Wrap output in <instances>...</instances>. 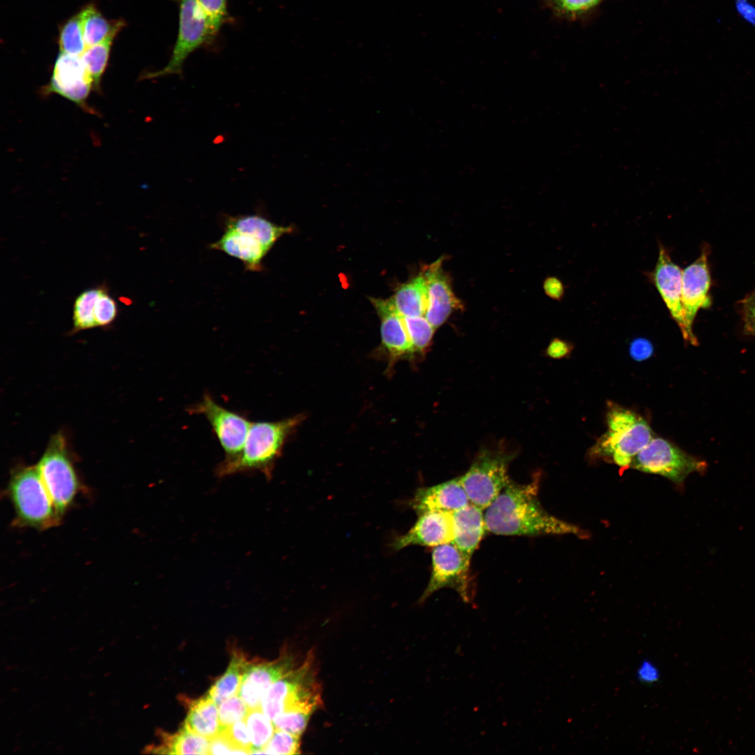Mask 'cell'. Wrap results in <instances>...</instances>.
<instances>
[{"mask_svg": "<svg viewBox=\"0 0 755 755\" xmlns=\"http://www.w3.org/2000/svg\"><path fill=\"white\" fill-rule=\"evenodd\" d=\"M539 478L527 484L511 481L485 509L487 531L499 535H574L584 537L580 527L549 513L538 498Z\"/></svg>", "mask_w": 755, "mask_h": 755, "instance_id": "6da1fadb", "label": "cell"}, {"mask_svg": "<svg viewBox=\"0 0 755 755\" xmlns=\"http://www.w3.org/2000/svg\"><path fill=\"white\" fill-rule=\"evenodd\" d=\"M303 419L298 415L280 421L251 423L241 451L220 463L217 475L258 470L270 478L286 441Z\"/></svg>", "mask_w": 755, "mask_h": 755, "instance_id": "7a4b0ae2", "label": "cell"}, {"mask_svg": "<svg viewBox=\"0 0 755 755\" xmlns=\"http://www.w3.org/2000/svg\"><path fill=\"white\" fill-rule=\"evenodd\" d=\"M607 430L590 449L593 459L629 468L633 459L654 436L649 423L639 414L610 403L606 412Z\"/></svg>", "mask_w": 755, "mask_h": 755, "instance_id": "3957f363", "label": "cell"}, {"mask_svg": "<svg viewBox=\"0 0 755 755\" xmlns=\"http://www.w3.org/2000/svg\"><path fill=\"white\" fill-rule=\"evenodd\" d=\"M315 654L310 651L302 664L275 682L264 696L260 708L272 721L279 714L296 710L310 714L322 705Z\"/></svg>", "mask_w": 755, "mask_h": 755, "instance_id": "277c9868", "label": "cell"}, {"mask_svg": "<svg viewBox=\"0 0 755 755\" xmlns=\"http://www.w3.org/2000/svg\"><path fill=\"white\" fill-rule=\"evenodd\" d=\"M7 491L17 525L43 530L55 526L61 519L36 466L15 470Z\"/></svg>", "mask_w": 755, "mask_h": 755, "instance_id": "5b68a950", "label": "cell"}, {"mask_svg": "<svg viewBox=\"0 0 755 755\" xmlns=\"http://www.w3.org/2000/svg\"><path fill=\"white\" fill-rule=\"evenodd\" d=\"M36 468L62 517L73 504L80 489L79 480L68 453L66 442L62 434L52 437Z\"/></svg>", "mask_w": 755, "mask_h": 755, "instance_id": "8992f818", "label": "cell"}, {"mask_svg": "<svg viewBox=\"0 0 755 755\" xmlns=\"http://www.w3.org/2000/svg\"><path fill=\"white\" fill-rule=\"evenodd\" d=\"M513 454L484 450L460 477L470 503L485 510L511 482L508 471Z\"/></svg>", "mask_w": 755, "mask_h": 755, "instance_id": "52a82bcc", "label": "cell"}, {"mask_svg": "<svg viewBox=\"0 0 755 755\" xmlns=\"http://www.w3.org/2000/svg\"><path fill=\"white\" fill-rule=\"evenodd\" d=\"M629 468L663 476L682 485L690 474L704 473L707 463L666 439L653 437L633 459Z\"/></svg>", "mask_w": 755, "mask_h": 755, "instance_id": "ba28073f", "label": "cell"}, {"mask_svg": "<svg viewBox=\"0 0 755 755\" xmlns=\"http://www.w3.org/2000/svg\"><path fill=\"white\" fill-rule=\"evenodd\" d=\"M178 22V36L168 62L161 69L143 73L142 79L181 75L188 57L215 36L197 0H180Z\"/></svg>", "mask_w": 755, "mask_h": 755, "instance_id": "9c48e42d", "label": "cell"}, {"mask_svg": "<svg viewBox=\"0 0 755 755\" xmlns=\"http://www.w3.org/2000/svg\"><path fill=\"white\" fill-rule=\"evenodd\" d=\"M431 556L430 579L419 602L424 603L439 589L451 588L465 603H470L473 599L470 586V561L452 542L434 547Z\"/></svg>", "mask_w": 755, "mask_h": 755, "instance_id": "30bf717a", "label": "cell"}, {"mask_svg": "<svg viewBox=\"0 0 755 755\" xmlns=\"http://www.w3.org/2000/svg\"><path fill=\"white\" fill-rule=\"evenodd\" d=\"M188 412L189 414L202 415L206 418L226 454V459L239 454L251 425L244 415L222 406L208 394H205L199 402L190 406Z\"/></svg>", "mask_w": 755, "mask_h": 755, "instance_id": "8fae6325", "label": "cell"}, {"mask_svg": "<svg viewBox=\"0 0 755 755\" xmlns=\"http://www.w3.org/2000/svg\"><path fill=\"white\" fill-rule=\"evenodd\" d=\"M92 89L94 90L93 80L80 56L59 52L50 81L42 88L41 93L45 96L58 94L92 113L87 101Z\"/></svg>", "mask_w": 755, "mask_h": 755, "instance_id": "7c38bea8", "label": "cell"}, {"mask_svg": "<svg viewBox=\"0 0 755 755\" xmlns=\"http://www.w3.org/2000/svg\"><path fill=\"white\" fill-rule=\"evenodd\" d=\"M707 256V247H704L700 257L682 271L681 300L688 343L693 345H698L692 327L696 315L700 308H707L711 305Z\"/></svg>", "mask_w": 755, "mask_h": 755, "instance_id": "4fadbf2b", "label": "cell"}, {"mask_svg": "<svg viewBox=\"0 0 755 755\" xmlns=\"http://www.w3.org/2000/svg\"><path fill=\"white\" fill-rule=\"evenodd\" d=\"M650 280L658 290L672 319L678 325L683 338L688 342V333L682 305V271L672 260L665 246H659L658 259Z\"/></svg>", "mask_w": 755, "mask_h": 755, "instance_id": "5bb4252c", "label": "cell"}, {"mask_svg": "<svg viewBox=\"0 0 755 755\" xmlns=\"http://www.w3.org/2000/svg\"><path fill=\"white\" fill-rule=\"evenodd\" d=\"M294 659L285 654L268 663H247L238 695L250 710L260 707L266 692L275 682L294 669Z\"/></svg>", "mask_w": 755, "mask_h": 755, "instance_id": "9a60e30c", "label": "cell"}, {"mask_svg": "<svg viewBox=\"0 0 755 755\" xmlns=\"http://www.w3.org/2000/svg\"><path fill=\"white\" fill-rule=\"evenodd\" d=\"M442 264L440 258L422 270L428 289V306L424 317L435 329L441 326L453 312L463 308L454 294L451 280Z\"/></svg>", "mask_w": 755, "mask_h": 755, "instance_id": "2e32d148", "label": "cell"}, {"mask_svg": "<svg viewBox=\"0 0 755 755\" xmlns=\"http://www.w3.org/2000/svg\"><path fill=\"white\" fill-rule=\"evenodd\" d=\"M454 538L452 512L431 511L419 515L412 527L397 537L391 547L400 550L410 545L434 547L452 542Z\"/></svg>", "mask_w": 755, "mask_h": 755, "instance_id": "e0dca14e", "label": "cell"}, {"mask_svg": "<svg viewBox=\"0 0 755 755\" xmlns=\"http://www.w3.org/2000/svg\"><path fill=\"white\" fill-rule=\"evenodd\" d=\"M380 319L382 345L391 367L398 359L413 353L403 316L397 310L391 298H369Z\"/></svg>", "mask_w": 755, "mask_h": 755, "instance_id": "ac0fdd59", "label": "cell"}, {"mask_svg": "<svg viewBox=\"0 0 755 755\" xmlns=\"http://www.w3.org/2000/svg\"><path fill=\"white\" fill-rule=\"evenodd\" d=\"M469 503L460 477H456L434 486L419 489L410 505L419 515L431 511L454 512Z\"/></svg>", "mask_w": 755, "mask_h": 755, "instance_id": "d6986e66", "label": "cell"}, {"mask_svg": "<svg viewBox=\"0 0 755 755\" xmlns=\"http://www.w3.org/2000/svg\"><path fill=\"white\" fill-rule=\"evenodd\" d=\"M452 543L471 561L472 556L487 531L483 510L469 503L452 512Z\"/></svg>", "mask_w": 755, "mask_h": 755, "instance_id": "ffe728a7", "label": "cell"}, {"mask_svg": "<svg viewBox=\"0 0 755 755\" xmlns=\"http://www.w3.org/2000/svg\"><path fill=\"white\" fill-rule=\"evenodd\" d=\"M210 247L240 259L250 271H262V260L269 251L251 236L231 228H225L222 237Z\"/></svg>", "mask_w": 755, "mask_h": 755, "instance_id": "44dd1931", "label": "cell"}, {"mask_svg": "<svg viewBox=\"0 0 755 755\" xmlns=\"http://www.w3.org/2000/svg\"><path fill=\"white\" fill-rule=\"evenodd\" d=\"M225 228L236 229L251 236L268 250L284 234L292 232L290 226H280L259 215L229 217L224 222Z\"/></svg>", "mask_w": 755, "mask_h": 755, "instance_id": "7402d4cb", "label": "cell"}, {"mask_svg": "<svg viewBox=\"0 0 755 755\" xmlns=\"http://www.w3.org/2000/svg\"><path fill=\"white\" fill-rule=\"evenodd\" d=\"M391 299L403 316H424L428 306V289L423 271L398 286Z\"/></svg>", "mask_w": 755, "mask_h": 755, "instance_id": "603a6c76", "label": "cell"}, {"mask_svg": "<svg viewBox=\"0 0 755 755\" xmlns=\"http://www.w3.org/2000/svg\"><path fill=\"white\" fill-rule=\"evenodd\" d=\"M217 705L208 694L189 705L184 725L209 740L222 732Z\"/></svg>", "mask_w": 755, "mask_h": 755, "instance_id": "cb8c5ba5", "label": "cell"}, {"mask_svg": "<svg viewBox=\"0 0 755 755\" xmlns=\"http://www.w3.org/2000/svg\"><path fill=\"white\" fill-rule=\"evenodd\" d=\"M80 13L87 47L101 43L110 37H115L124 27V22L122 20H108L94 4L84 7Z\"/></svg>", "mask_w": 755, "mask_h": 755, "instance_id": "d4e9b609", "label": "cell"}, {"mask_svg": "<svg viewBox=\"0 0 755 755\" xmlns=\"http://www.w3.org/2000/svg\"><path fill=\"white\" fill-rule=\"evenodd\" d=\"M164 742L153 752L169 754H209L210 740L183 726L174 735L164 734Z\"/></svg>", "mask_w": 755, "mask_h": 755, "instance_id": "484cf974", "label": "cell"}, {"mask_svg": "<svg viewBox=\"0 0 755 755\" xmlns=\"http://www.w3.org/2000/svg\"><path fill=\"white\" fill-rule=\"evenodd\" d=\"M247 663L243 656L234 654L225 673L210 687L208 694L217 706L238 694Z\"/></svg>", "mask_w": 755, "mask_h": 755, "instance_id": "4316f807", "label": "cell"}, {"mask_svg": "<svg viewBox=\"0 0 755 755\" xmlns=\"http://www.w3.org/2000/svg\"><path fill=\"white\" fill-rule=\"evenodd\" d=\"M114 38L115 37H110L101 43L87 47L80 55L93 80L95 91L100 92L101 78L108 62Z\"/></svg>", "mask_w": 755, "mask_h": 755, "instance_id": "83f0119b", "label": "cell"}, {"mask_svg": "<svg viewBox=\"0 0 755 755\" xmlns=\"http://www.w3.org/2000/svg\"><path fill=\"white\" fill-rule=\"evenodd\" d=\"M251 739L250 754H264L263 749L272 738L275 730L273 721L260 707L251 709L245 718Z\"/></svg>", "mask_w": 755, "mask_h": 755, "instance_id": "f1b7e54d", "label": "cell"}, {"mask_svg": "<svg viewBox=\"0 0 755 755\" xmlns=\"http://www.w3.org/2000/svg\"><path fill=\"white\" fill-rule=\"evenodd\" d=\"M58 43L60 52L69 55L80 56L85 50L80 11L62 25Z\"/></svg>", "mask_w": 755, "mask_h": 755, "instance_id": "f546056e", "label": "cell"}, {"mask_svg": "<svg viewBox=\"0 0 755 755\" xmlns=\"http://www.w3.org/2000/svg\"><path fill=\"white\" fill-rule=\"evenodd\" d=\"M100 287L86 289L76 299L73 305V331L86 330L96 326L94 310L99 296Z\"/></svg>", "mask_w": 755, "mask_h": 755, "instance_id": "4dcf8cb0", "label": "cell"}, {"mask_svg": "<svg viewBox=\"0 0 755 755\" xmlns=\"http://www.w3.org/2000/svg\"><path fill=\"white\" fill-rule=\"evenodd\" d=\"M604 0H545L548 7L559 17L577 20L592 11Z\"/></svg>", "mask_w": 755, "mask_h": 755, "instance_id": "1f68e13d", "label": "cell"}, {"mask_svg": "<svg viewBox=\"0 0 755 755\" xmlns=\"http://www.w3.org/2000/svg\"><path fill=\"white\" fill-rule=\"evenodd\" d=\"M403 319L413 353L424 351L431 343L436 329L424 316H403Z\"/></svg>", "mask_w": 755, "mask_h": 755, "instance_id": "d6a6232c", "label": "cell"}, {"mask_svg": "<svg viewBox=\"0 0 755 755\" xmlns=\"http://www.w3.org/2000/svg\"><path fill=\"white\" fill-rule=\"evenodd\" d=\"M300 735L275 729L272 738L263 749V753L280 755L300 754Z\"/></svg>", "mask_w": 755, "mask_h": 755, "instance_id": "836d02e7", "label": "cell"}, {"mask_svg": "<svg viewBox=\"0 0 755 755\" xmlns=\"http://www.w3.org/2000/svg\"><path fill=\"white\" fill-rule=\"evenodd\" d=\"M219 719L222 731L233 723L245 719L250 710L245 703L236 695L220 704Z\"/></svg>", "mask_w": 755, "mask_h": 755, "instance_id": "e575fe53", "label": "cell"}, {"mask_svg": "<svg viewBox=\"0 0 755 755\" xmlns=\"http://www.w3.org/2000/svg\"><path fill=\"white\" fill-rule=\"evenodd\" d=\"M311 714L295 710L283 712L277 715L273 723L275 728L300 735L305 731Z\"/></svg>", "mask_w": 755, "mask_h": 755, "instance_id": "d590c367", "label": "cell"}, {"mask_svg": "<svg viewBox=\"0 0 755 755\" xmlns=\"http://www.w3.org/2000/svg\"><path fill=\"white\" fill-rule=\"evenodd\" d=\"M117 315V305L104 287L100 289L96 299L94 317L96 326H106L113 322Z\"/></svg>", "mask_w": 755, "mask_h": 755, "instance_id": "8d00e7d4", "label": "cell"}, {"mask_svg": "<svg viewBox=\"0 0 755 755\" xmlns=\"http://www.w3.org/2000/svg\"><path fill=\"white\" fill-rule=\"evenodd\" d=\"M214 36L228 19L227 0H197Z\"/></svg>", "mask_w": 755, "mask_h": 755, "instance_id": "74e56055", "label": "cell"}, {"mask_svg": "<svg viewBox=\"0 0 755 755\" xmlns=\"http://www.w3.org/2000/svg\"><path fill=\"white\" fill-rule=\"evenodd\" d=\"M223 732L229 740L238 747L241 748L250 754L251 739L249 729L245 719L239 720L226 728Z\"/></svg>", "mask_w": 755, "mask_h": 755, "instance_id": "f35d334b", "label": "cell"}, {"mask_svg": "<svg viewBox=\"0 0 755 755\" xmlns=\"http://www.w3.org/2000/svg\"><path fill=\"white\" fill-rule=\"evenodd\" d=\"M209 754H249L248 752L236 747L223 733H220L210 740Z\"/></svg>", "mask_w": 755, "mask_h": 755, "instance_id": "ab89813d", "label": "cell"}, {"mask_svg": "<svg viewBox=\"0 0 755 755\" xmlns=\"http://www.w3.org/2000/svg\"><path fill=\"white\" fill-rule=\"evenodd\" d=\"M744 329L755 336V290L741 302Z\"/></svg>", "mask_w": 755, "mask_h": 755, "instance_id": "60d3db41", "label": "cell"}, {"mask_svg": "<svg viewBox=\"0 0 755 755\" xmlns=\"http://www.w3.org/2000/svg\"><path fill=\"white\" fill-rule=\"evenodd\" d=\"M653 352L652 344L645 338H636L630 344L629 353L635 361H641L647 359L652 355Z\"/></svg>", "mask_w": 755, "mask_h": 755, "instance_id": "b9f144b4", "label": "cell"}, {"mask_svg": "<svg viewBox=\"0 0 755 755\" xmlns=\"http://www.w3.org/2000/svg\"><path fill=\"white\" fill-rule=\"evenodd\" d=\"M636 673L638 680L647 684L658 682L660 677L659 668L649 660H643L639 665Z\"/></svg>", "mask_w": 755, "mask_h": 755, "instance_id": "7bdbcfd3", "label": "cell"}, {"mask_svg": "<svg viewBox=\"0 0 755 755\" xmlns=\"http://www.w3.org/2000/svg\"><path fill=\"white\" fill-rule=\"evenodd\" d=\"M734 6L738 15L755 28V4L750 0H735Z\"/></svg>", "mask_w": 755, "mask_h": 755, "instance_id": "ee69618b", "label": "cell"}, {"mask_svg": "<svg viewBox=\"0 0 755 755\" xmlns=\"http://www.w3.org/2000/svg\"><path fill=\"white\" fill-rule=\"evenodd\" d=\"M573 346L569 342L554 338L549 345L547 352L552 358L561 359L568 356L572 351Z\"/></svg>", "mask_w": 755, "mask_h": 755, "instance_id": "f6af8a7d", "label": "cell"}, {"mask_svg": "<svg viewBox=\"0 0 755 755\" xmlns=\"http://www.w3.org/2000/svg\"><path fill=\"white\" fill-rule=\"evenodd\" d=\"M543 289L546 295L559 301L564 295V287L561 281L556 277H549L543 282Z\"/></svg>", "mask_w": 755, "mask_h": 755, "instance_id": "bcb514c9", "label": "cell"}]
</instances>
